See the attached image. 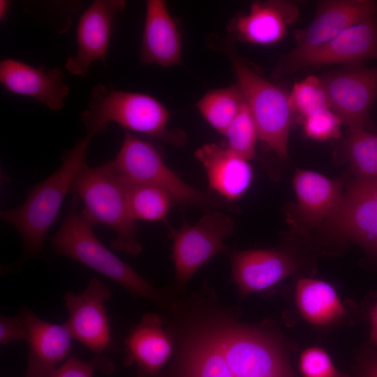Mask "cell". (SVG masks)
I'll use <instances>...</instances> for the list:
<instances>
[{"label": "cell", "mask_w": 377, "mask_h": 377, "mask_svg": "<svg viewBox=\"0 0 377 377\" xmlns=\"http://www.w3.org/2000/svg\"><path fill=\"white\" fill-rule=\"evenodd\" d=\"M111 295L107 285L92 278L82 293L68 291L64 296L68 312L65 323L73 339L96 355H101L112 343L105 309Z\"/></svg>", "instance_id": "8fae6325"}, {"label": "cell", "mask_w": 377, "mask_h": 377, "mask_svg": "<svg viewBox=\"0 0 377 377\" xmlns=\"http://www.w3.org/2000/svg\"><path fill=\"white\" fill-rule=\"evenodd\" d=\"M297 306L311 324L324 326L334 323L344 313V306L335 289L328 283L315 279L298 280L295 287Z\"/></svg>", "instance_id": "603a6c76"}, {"label": "cell", "mask_w": 377, "mask_h": 377, "mask_svg": "<svg viewBox=\"0 0 377 377\" xmlns=\"http://www.w3.org/2000/svg\"><path fill=\"white\" fill-rule=\"evenodd\" d=\"M163 323L159 314L146 313L125 339V363L135 364L138 377H156L172 353L173 340Z\"/></svg>", "instance_id": "7402d4cb"}, {"label": "cell", "mask_w": 377, "mask_h": 377, "mask_svg": "<svg viewBox=\"0 0 377 377\" xmlns=\"http://www.w3.org/2000/svg\"><path fill=\"white\" fill-rule=\"evenodd\" d=\"M223 135L228 149L248 161L256 157L258 129L246 101Z\"/></svg>", "instance_id": "4316f807"}, {"label": "cell", "mask_w": 377, "mask_h": 377, "mask_svg": "<svg viewBox=\"0 0 377 377\" xmlns=\"http://www.w3.org/2000/svg\"><path fill=\"white\" fill-rule=\"evenodd\" d=\"M20 313L28 330L25 377H50L58 364L68 356L74 339L65 323L56 324L42 320L25 306L20 307Z\"/></svg>", "instance_id": "2e32d148"}, {"label": "cell", "mask_w": 377, "mask_h": 377, "mask_svg": "<svg viewBox=\"0 0 377 377\" xmlns=\"http://www.w3.org/2000/svg\"><path fill=\"white\" fill-rule=\"evenodd\" d=\"M27 327L20 313L15 316L1 315L0 343L1 346L17 341L27 342Z\"/></svg>", "instance_id": "1f68e13d"}, {"label": "cell", "mask_w": 377, "mask_h": 377, "mask_svg": "<svg viewBox=\"0 0 377 377\" xmlns=\"http://www.w3.org/2000/svg\"><path fill=\"white\" fill-rule=\"evenodd\" d=\"M364 377H377V357L370 360L367 364Z\"/></svg>", "instance_id": "836d02e7"}, {"label": "cell", "mask_w": 377, "mask_h": 377, "mask_svg": "<svg viewBox=\"0 0 377 377\" xmlns=\"http://www.w3.org/2000/svg\"><path fill=\"white\" fill-rule=\"evenodd\" d=\"M108 162L117 175L165 191L177 205L193 206L206 212L228 207L229 202L221 197L210 191H200L183 181L165 164L151 143L129 131L124 133L117 156Z\"/></svg>", "instance_id": "8992f818"}, {"label": "cell", "mask_w": 377, "mask_h": 377, "mask_svg": "<svg viewBox=\"0 0 377 377\" xmlns=\"http://www.w3.org/2000/svg\"><path fill=\"white\" fill-rule=\"evenodd\" d=\"M354 181L362 188L372 192L377 195V181L370 182H360L356 180Z\"/></svg>", "instance_id": "d590c367"}, {"label": "cell", "mask_w": 377, "mask_h": 377, "mask_svg": "<svg viewBox=\"0 0 377 377\" xmlns=\"http://www.w3.org/2000/svg\"><path fill=\"white\" fill-rule=\"evenodd\" d=\"M92 138L87 133L67 150L59 168L31 188L21 205L1 212V219L13 226L22 239L23 251L17 262L18 266L42 254L47 233L57 217L65 196L70 193L73 180L86 164Z\"/></svg>", "instance_id": "7a4b0ae2"}, {"label": "cell", "mask_w": 377, "mask_h": 377, "mask_svg": "<svg viewBox=\"0 0 377 377\" xmlns=\"http://www.w3.org/2000/svg\"><path fill=\"white\" fill-rule=\"evenodd\" d=\"M330 108L350 131L367 129L377 101V66L348 65L320 77Z\"/></svg>", "instance_id": "30bf717a"}, {"label": "cell", "mask_w": 377, "mask_h": 377, "mask_svg": "<svg viewBox=\"0 0 377 377\" xmlns=\"http://www.w3.org/2000/svg\"><path fill=\"white\" fill-rule=\"evenodd\" d=\"M293 114L303 121L306 117L330 108L326 90L320 77H306L293 85L289 94Z\"/></svg>", "instance_id": "83f0119b"}, {"label": "cell", "mask_w": 377, "mask_h": 377, "mask_svg": "<svg viewBox=\"0 0 377 377\" xmlns=\"http://www.w3.org/2000/svg\"><path fill=\"white\" fill-rule=\"evenodd\" d=\"M299 367L303 377H348L335 368L331 357L320 347H310L300 355Z\"/></svg>", "instance_id": "f546056e"}, {"label": "cell", "mask_w": 377, "mask_h": 377, "mask_svg": "<svg viewBox=\"0 0 377 377\" xmlns=\"http://www.w3.org/2000/svg\"><path fill=\"white\" fill-rule=\"evenodd\" d=\"M91 96L87 109L80 117L87 133L93 137L105 132L108 124L113 122L129 132L145 134L178 147L186 143L182 130L168 128L169 110L149 94L97 84Z\"/></svg>", "instance_id": "3957f363"}, {"label": "cell", "mask_w": 377, "mask_h": 377, "mask_svg": "<svg viewBox=\"0 0 377 377\" xmlns=\"http://www.w3.org/2000/svg\"><path fill=\"white\" fill-rule=\"evenodd\" d=\"M169 228L175 279L183 287L214 256L228 251L225 239L234 232L235 223L225 213L214 209L205 212L193 225L184 221L179 229Z\"/></svg>", "instance_id": "ba28073f"}, {"label": "cell", "mask_w": 377, "mask_h": 377, "mask_svg": "<svg viewBox=\"0 0 377 377\" xmlns=\"http://www.w3.org/2000/svg\"><path fill=\"white\" fill-rule=\"evenodd\" d=\"M227 253L232 281L242 298L275 286L297 268L292 256L281 249L228 250Z\"/></svg>", "instance_id": "4fadbf2b"}, {"label": "cell", "mask_w": 377, "mask_h": 377, "mask_svg": "<svg viewBox=\"0 0 377 377\" xmlns=\"http://www.w3.org/2000/svg\"><path fill=\"white\" fill-rule=\"evenodd\" d=\"M70 193L82 201L83 212L95 225L104 224L114 231L111 249L132 256L140 253L136 221L129 212L122 179L109 162L96 167L84 164L73 179Z\"/></svg>", "instance_id": "5b68a950"}, {"label": "cell", "mask_w": 377, "mask_h": 377, "mask_svg": "<svg viewBox=\"0 0 377 377\" xmlns=\"http://www.w3.org/2000/svg\"><path fill=\"white\" fill-rule=\"evenodd\" d=\"M196 312L187 328L184 377H292L269 334L219 306Z\"/></svg>", "instance_id": "6da1fadb"}, {"label": "cell", "mask_w": 377, "mask_h": 377, "mask_svg": "<svg viewBox=\"0 0 377 377\" xmlns=\"http://www.w3.org/2000/svg\"><path fill=\"white\" fill-rule=\"evenodd\" d=\"M346 154L355 180L377 181V135L367 129L350 131L346 141Z\"/></svg>", "instance_id": "484cf974"}, {"label": "cell", "mask_w": 377, "mask_h": 377, "mask_svg": "<svg viewBox=\"0 0 377 377\" xmlns=\"http://www.w3.org/2000/svg\"><path fill=\"white\" fill-rule=\"evenodd\" d=\"M0 82L7 91L31 98L52 111L62 109L70 91L59 68L35 67L13 58L0 61Z\"/></svg>", "instance_id": "5bb4252c"}, {"label": "cell", "mask_w": 377, "mask_h": 377, "mask_svg": "<svg viewBox=\"0 0 377 377\" xmlns=\"http://www.w3.org/2000/svg\"><path fill=\"white\" fill-rule=\"evenodd\" d=\"M324 225L335 235L377 250V195L352 180Z\"/></svg>", "instance_id": "ac0fdd59"}, {"label": "cell", "mask_w": 377, "mask_h": 377, "mask_svg": "<svg viewBox=\"0 0 377 377\" xmlns=\"http://www.w3.org/2000/svg\"><path fill=\"white\" fill-rule=\"evenodd\" d=\"M140 61L163 68L182 64V36L163 0L146 2Z\"/></svg>", "instance_id": "44dd1931"}, {"label": "cell", "mask_w": 377, "mask_h": 377, "mask_svg": "<svg viewBox=\"0 0 377 377\" xmlns=\"http://www.w3.org/2000/svg\"><path fill=\"white\" fill-rule=\"evenodd\" d=\"M11 3L10 1L8 0H1L0 1V19L4 20L8 13V10L10 8Z\"/></svg>", "instance_id": "e575fe53"}, {"label": "cell", "mask_w": 377, "mask_h": 377, "mask_svg": "<svg viewBox=\"0 0 377 377\" xmlns=\"http://www.w3.org/2000/svg\"><path fill=\"white\" fill-rule=\"evenodd\" d=\"M244 101L242 91L236 83L208 91L196 105L206 121L217 132L224 135Z\"/></svg>", "instance_id": "d4e9b609"}, {"label": "cell", "mask_w": 377, "mask_h": 377, "mask_svg": "<svg viewBox=\"0 0 377 377\" xmlns=\"http://www.w3.org/2000/svg\"><path fill=\"white\" fill-rule=\"evenodd\" d=\"M377 14L373 0H330L318 4L315 17L304 29L295 31V47L302 52L319 47L347 28Z\"/></svg>", "instance_id": "9a60e30c"}, {"label": "cell", "mask_w": 377, "mask_h": 377, "mask_svg": "<svg viewBox=\"0 0 377 377\" xmlns=\"http://www.w3.org/2000/svg\"><path fill=\"white\" fill-rule=\"evenodd\" d=\"M343 179H331L314 171L297 170L293 186L297 203L295 220L300 228L324 223L339 208L343 193Z\"/></svg>", "instance_id": "d6986e66"}, {"label": "cell", "mask_w": 377, "mask_h": 377, "mask_svg": "<svg viewBox=\"0 0 377 377\" xmlns=\"http://www.w3.org/2000/svg\"><path fill=\"white\" fill-rule=\"evenodd\" d=\"M295 3L282 0L255 1L246 13L238 14L228 26L232 38L254 45L280 41L298 18Z\"/></svg>", "instance_id": "e0dca14e"}, {"label": "cell", "mask_w": 377, "mask_h": 377, "mask_svg": "<svg viewBox=\"0 0 377 377\" xmlns=\"http://www.w3.org/2000/svg\"><path fill=\"white\" fill-rule=\"evenodd\" d=\"M79 200L74 195L68 213L52 237L53 251L94 269L135 297L165 306L168 303L165 293L154 287L96 237L93 230L96 225L78 209Z\"/></svg>", "instance_id": "277c9868"}, {"label": "cell", "mask_w": 377, "mask_h": 377, "mask_svg": "<svg viewBox=\"0 0 377 377\" xmlns=\"http://www.w3.org/2000/svg\"><path fill=\"white\" fill-rule=\"evenodd\" d=\"M302 123L306 135L313 140L324 141L341 136L342 122L330 108L306 117Z\"/></svg>", "instance_id": "f1b7e54d"}, {"label": "cell", "mask_w": 377, "mask_h": 377, "mask_svg": "<svg viewBox=\"0 0 377 377\" xmlns=\"http://www.w3.org/2000/svg\"><path fill=\"white\" fill-rule=\"evenodd\" d=\"M114 367L111 362L101 355L89 361L71 356L59 366L50 377H93L95 371L110 374Z\"/></svg>", "instance_id": "4dcf8cb0"}, {"label": "cell", "mask_w": 377, "mask_h": 377, "mask_svg": "<svg viewBox=\"0 0 377 377\" xmlns=\"http://www.w3.org/2000/svg\"><path fill=\"white\" fill-rule=\"evenodd\" d=\"M371 317V341L377 346V304H376L370 311Z\"/></svg>", "instance_id": "d6a6232c"}, {"label": "cell", "mask_w": 377, "mask_h": 377, "mask_svg": "<svg viewBox=\"0 0 377 377\" xmlns=\"http://www.w3.org/2000/svg\"><path fill=\"white\" fill-rule=\"evenodd\" d=\"M120 177L129 212L135 221H166L170 208L177 205L170 194L156 186Z\"/></svg>", "instance_id": "cb8c5ba5"}, {"label": "cell", "mask_w": 377, "mask_h": 377, "mask_svg": "<svg viewBox=\"0 0 377 377\" xmlns=\"http://www.w3.org/2000/svg\"><path fill=\"white\" fill-rule=\"evenodd\" d=\"M125 7L123 0H96L83 12L77 27L76 53L66 61L68 72L84 77L93 62H105L114 21Z\"/></svg>", "instance_id": "7c38bea8"}, {"label": "cell", "mask_w": 377, "mask_h": 377, "mask_svg": "<svg viewBox=\"0 0 377 377\" xmlns=\"http://www.w3.org/2000/svg\"><path fill=\"white\" fill-rule=\"evenodd\" d=\"M368 59H377V14L319 47L302 52L291 50L279 61L275 75L330 64H361Z\"/></svg>", "instance_id": "9c48e42d"}, {"label": "cell", "mask_w": 377, "mask_h": 377, "mask_svg": "<svg viewBox=\"0 0 377 377\" xmlns=\"http://www.w3.org/2000/svg\"><path fill=\"white\" fill-rule=\"evenodd\" d=\"M230 36L221 42L230 59L247 105L256 122L259 140L276 156H288V139L293 111L289 94L253 70L236 52Z\"/></svg>", "instance_id": "52a82bcc"}, {"label": "cell", "mask_w": 377, "mask_h": 377, "mask_svg": "<svg viewBox=\"0 0 377 377\" xmlns=\"http://www.w3.org/2000/svg\"><path fill=\"white\" fill-rule=\"evenodd\" d=\"M194 155L205 170L209 191L229 203L239 200L250 187L253 169L249 161L226 147L207 143Z\"/></svg>", "instance_id": "ffe728a7"}]
</instances>
